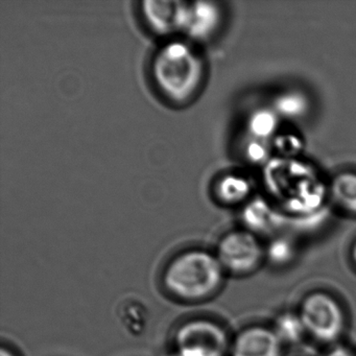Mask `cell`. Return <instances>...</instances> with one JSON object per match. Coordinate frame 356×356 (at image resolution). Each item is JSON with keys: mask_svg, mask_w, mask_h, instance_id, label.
Returning <instances> with one entry per match:
<instances>
[{"mask_svg": "<svg viewBox=\"0 0 356 356\" xmlns=\"http://www.w3.org/2000/svg\"><path fill=\"white\" fill-rule=\"evenodd\" d=\"M297 249L295 243L286 237L273 239L264 249V257L276 266H285L295 260Z\"/></svg>", "mask_w": 356, "mask_h": 356, "instance_id": "2e32d148", "label": "cell"}, {"mask_svg": "<svg viewBox=\"0 0 356 356\" xmlns=\"http://www.w3.org/2000/svg\"><path fill=\"white\" fill-rule=\"evenodd\" d=\"M218 195L224 203L239 204L251 193V184L247 179L237 175L224 177L218 185Z\"/></svg>", "mask_w": 356, "mask_h": 356, "instance_id": "9a60e30c", "label": "cell"}, {"mask_svg": "<svg viewBox=\"0 0 356 356\" xmlns=\"http://www.w3.org/2000/svg\"><path fill=\"white\" fill-rule=\"evenodd\" d=\"M351 259L353 261V264H355L356 266V241L353 243L351 248Z\"/></svg>", "mask_w": 356, "mask_h": 356, "instance_id": "44dd1931", "label": "cell"}, {"mask_svg": "<svg viewBox=\"0 0 356 356\" xmlns=\"http://www.w3.org/2000/svg\"><path fill=\"white\" fill-rule=\"evenodd\" d=\"M153 72L160 90L168 99L184 102L199 88L203 65L186 44L174 42L158 54Z\"/></svg>", "mask_w": 356, "mask_h": 356, "instance_id": "7a4b0ae2", "label": "cell"}, {"mask_svg": "<svg viewBox=\"0 0 356 356\" xmlns=\"http://www.w3.org/2000/svg\"><path fill=\"white\" fill-rule=\"evenodd\" d=\"M278 114L275 110L260 108L250 115L247 122V130L249 137L268 141L276 136L279 124Z\"/></svg>", "mask_w": 356, "mask_h": 356, "instance_id": "8fae6325", "label": "cell"}, {"mask_svg": "<svg viewBox=\"0 0 356 356\" xmlns=\"http://www.w3.org/2000/svg\"><path fill=\"white\" fill-rule=\"evenodd\" d=\"M275 147L284 156H295L302 149V140L296 135H277L274 139Z\"/></svg>", "mask_w": 356, "mask_h": 356, "instance_id": "ac0fdd59", "label": "cell"}, {"mask_svg": "<svg viewBox=\"0 0 356 356\" xmlns=\"http://www.w3.org/2000/svg\"><path fill=\"white\" fill-rule=\"evenodd\" d=\"M298 314L307 334L320 343H334L345 331L346 316L341 304L324 291L308 293Z\"/></svg>", "mask_w": 356, "mask_h": 356, "instance_id": "277c9868", "label": "cell"}, {"mask_svg": "<svg viewBox=\"0 0 356 356\" xmlns=\"http://www.w3.org/2000/svg\"><path fill=\"white\" fill-rule=\"evenodd\" d=\"M225 272L216 253L188 249L166 262L161 274L164 291L183 303H201L211 299L222 289Z\"/></svg>", "mask_w": 356, "mask_h": 356, "instance_id": "6da1fadb", "label": "cell"}, {"mask_svg": "<svg viewBox=\"0 0 356 356\" xmlns=\"http://www.w3.org/2000/svg\"><path fill=\"white\" fill-rule=\"evenodd\" d=\"M243 220L247 230L255 235L270 232L280 224L277 212L264 200H254L243 210Z\"/></svg>", "mask_w": 356, "mask_h": 356, "instance_id": "9c48e42d", "label": "cell"}, {"mask_svg": "<svg viewBox=\"0 0 356 356\" xmlns=\"http://www.w3.org/2000/svg\"><path fill=\"white\" fill-rule=\"evenodd\" d=\"M187 9L188 3L180 1L149 0L143 3V13L147 22L160 34L184 31Z\"/></svg>", "mask_w": 356, "mask_h": 356, "instance_id": "52a82bcc", "label": "cell"}, {"mask_svg": "<svg viewBox=\"0 0 356 356\" xmlns=\"http://www.w3.org/2000/svg\"><path fill=\"white\" fill-rule=\"evenodd\" d=\"M282 347L273 328L255 325L235 335L229 356H282Z\"/></svg>", "mask_w": 356, "mask_h": 356, "instance_id": "8992f818", "label": "cell"}, {"mask_svg": "<svg viewBox=\"0 0 356 356\" xmlns=\"http://www.w3.org/2000/svg\"><path fill=\"white\" fill-rule=\"evenodd\" d=\"M118 318L127 332L141 335L149 325V312L143 301L126 299L118 305Z\"/></svg>", "mask_w": 356, "mask_h": 356, "instance_id": "30bf717a", "label": "cell"}, {"mask_svg": "<svg viewBox=\"0 0 356 356\" xmlns=\"http://www.w3.org/2000/svg\"><path fill=\"white\" fill-rule=\"evenodd\" d=\"M222 20V12L213 3H188L184 31L197 39L208 38Z\"/></svg>", "mask_w": 356, "mask_h": 356, "instance_id": "ba28073f", "label": "cell"}, {"mask_svg": "<svg viewBox=\"0 0 356 356\" xmlns=\"http://www.w3.org/2000/svg\"><path fill=\"white\" fill-rule=\"evenodd\" d=\"M245 155L252 163H264L270 156V147H268V141L249 137V140L245 147Z\"/></svg>", "mask_w": 356, "mask_h": 356, "instance_id": "e0dca14e", "label": "cell"}, {"mask_svg": "<svg viewBox=\"0 0 356 356\" xmlns=\"http://www.w3.org/2000/svg\"><path fill=\"white\" fill-rule=\"evenodd\" d=\"M216 256L226 274L243 276L254 272L264 258V248L249 230L227 233L216 248Z\"/></svg>", "mask_w": 356, "mask_h": 356, "instance_id": "5b68a950", "label": "cell"}, {"mask_svg": "<svg viewBox=\"0 0 356 356\" xmlns=\"http://www.w3.org/2000/svg\"><path fill=\"white\" fill-rule=\"evenodd\" d=\"M172 343L176 356H227L231 339L220 323L195 316L177 327Z\"/></svg>", "mask_w": 356, "mask_h": 356, "instance_id": "3957f363", "label": "cell"}, {"mask_svg": "<svg viewBox=\"0 0 356 356\" xmlns=\"http://www.w3.org/2000/svg\"><path fill=\"white\" fill-rule=\"evenodd\" d=\"M331 195L335 203L350 213L356 214V174L341 172L331 183Z\"/></svg>", "mask_w": 356, "mask_h": 356, "instance_id": "7c38bea8", "label": "cell"}, {"mask_svg": "<svg viewBox=\"0 0 356 356\" xmlns=\"http://www.w3.org/2000/svg\"><path fill=\"white\" fill-rule=\"evenodd\" d=\"M0 356H18L17 353L14 351L9 346L3 345L0 349Z\"/></svg>", "mask_w": 356, "mask_h": 356, "instance_id": "ffe728a7", "label": "cell"}, {"mask_svg": "<svg viewBox=\"0 0 356 356\" xmlns=\"http://www.w3.org/2000/svg\"><path fill=\"white\" fill-rule=\"evenodd\" d=\"M273 330L275 331L283 345L300 343L307 334L298 312H286L279 314L275 318Z\"/></svg>", "mask_w": 356, "mask_h": 356, "instance_id": "4fadbf2b", "label": "cell"}, {"mask_svg": "<svg viewBox=\"0 0 356 356\" xmlns=\"http://www.w3.org/2000/svg\"><path fill=\"white\" fill-rule=\"evenodd\" d=\"M325 356H354V354L347 348L337 346V347L332 348L330 351L327 352Z\"/></svg>", "mask_w": 356, "mask_h": 356, "instance_id": "d6986e66", "label": "cell"}, {"mask_svg": "<svg viewBox=\"0 0 356 356\" xmlns=\"http://www.w3.org/2000/svg\"><path fill=\"white\" fill-rule=\"evenodd\" d=\"M309 103L307 97L299 91H286L275 99L273 109L279 118L286 120H299L308 112Z\"/></svg>", "mask_w": 356, "mask_h": 356, "instance_id": "5bb4252c", "label": "cell"}]
</instances>
